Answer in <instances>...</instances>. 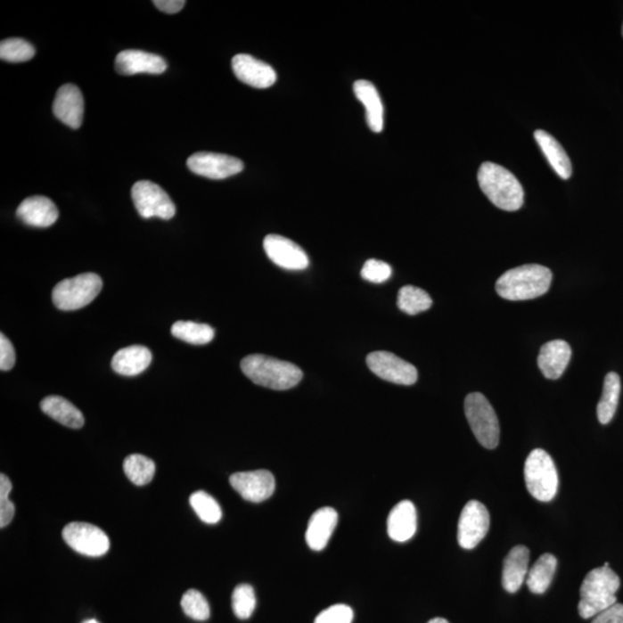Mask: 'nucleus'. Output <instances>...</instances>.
Returning <instances> with one entry per match:
<instances>
[{
	"label": "nucleus",
	"instance_id": "1",
	"mask_svg": "<svg viewBox=\"0 0 623 623\" xmlns=\"http://www.w3.org/2000/svg\"><path fill=\"white\" fill-rule=\"evenodd\" d=\"M553 274L540 265H524L508 270L496 281L497 295L507 300L535 299L550 290Z\"/></svg>",
	"mask_w": 623,
	"mask_h": 623
},
{
	"label": "nucleus",
	"instance_id": "2",
	"mask_svg": "<svg viewBox=\"0 0 623 623\" xmlns=\"http://www.w3.org/2000/svg\"><path fill=\"white\" fill-rule=\"evenodd\" d=\"M241 367L250 381L274 390L291 389L303 379V372L295 364L265 355L245 357Z\"/></svg>",
	"mask_w": 623,
	"mask_h": 623
},
{
	"label": "nucleus",
	"instance_id": "3",
	"mask_svg": "<svg viewBox=\"0 0 623 623\" xmlns=\"http://www.w3.org/2000/svg\"><path fill=\"white\" fill-rule=\"evenodd\" d=\"M478 183L489 201L500 209L515 211L523 206V186L511 171L499 164H481L478 171Z\"/></svg>",
	"mask_w": 623,
	"mask_h": 623
},
{
	"label": "nucleus",
	"instance_id": "4",
	"mask_svg": "<svg viewBox=\"0 0 623 623\" xmlns=\"http://www.w3.org/2000/svg\"><path fill=\"white\" fill-rule=\"evenodd\" d=\"M620 578L610 567L595 568L584 578L578 613L583 619L594 618L609 607L617 603V593Z\"/></svg>",
	"mask_w": 623,
	"mask_h": 623
},
{
	"label": "nucleus",
	"instance_id": "5",
	"mask_svg": "<svg viewBox=\"0 0 623 623\" xmlns=\"http://www.w3.org/2000/svg\"><path fill=\"white\" fill-rule=\"evenodd\" d=\"M525 484L529 493L535 499L548 503L553 500L558 492L559 476L553 458L545 450H532L525 461Z\"/></svg>",
	"mask_w": 623,
	"mask_h": 623
},
{
	"label": "nucleus",
	"instance_id": "6",
	"mask_svg": "<svg viewBox=\"0 0 623 623\" xmlns=\"http://www.w3.org/2000/svg\"><path fill=\"white\" fill-rule=\"evenodd\" d=\"M102 287L103 282L97 274L85 273L76 277L66 278L53 289L54 307L61 311H76L87 307L100 295Z\"/></svg>",
	"mask_w": 623,
	"mask_h": 623
},
{
	"label": "nucleus",
	"instance_id": "7",
	"mask_svg": "<svg viewBox=\"0 0 623 623\" xmlns=\"http://www.w3.org/2000/svg\"><path fill=\"white\" fill-rule=\"evenodd\" d=\"M464 411L478 442L485 448H496L500 440L499 421L488 398L480 393L469 394L464 401Z\"/></svg>",
	"mask_w": 623,
	"mask_h": 623
},
{
	"label": "nucleus",
	"instance_id": "8",
	"mask_svg": "<svg viewBox=\"0 0 623 623\" xmlns=\"http://www.w3.org/2000/svg\"><path fill=\"white\" fill-rule=\"evenodd\" d=\"M133 203L141 217L171 219L176 214V206L170 197L158 184L140 180L132 187Z\"/></svg>",
	"mask_w": 623,
	"mask_h": 623
},
{
	"label": "nucleus",
	"instance_id": "9",
	"mask_svg": "<svg viewBox=\"0 0 623 623\" xmlns=\"http://www.w3.org/2000/svg\"><path fill=\"white\" fill-rule=\"evenodd\" d=\"M62 538L72 550L82 555L97 558L107 553L110 548L109 537L96 525L73 522L62 530Z\"/></svg>",
	"mask_w": 623,
	"mask_h": 623
},
{
	"label": "nucleus",
	"instance_id": "10",
	"mask_svg": "<svg viewBox=\"0 0 623 623\" xmlns=\"http://www.w3.org/2000/svg\"><path fill=\"white\" fill-rule=\"evenodd\" d=\"M366 363L376 376L388 382L403 386H411L417 382V368L391 352H372L367 356Z\"/></svg>",
	"mask_w": 623,
	"mask_h": 623
},
{
	"label": "nucleus",
	"instance_id": "11",
	"mask_svg": "<svg viewBox=\"0 0 623 623\" xmlns=\"http://www.w3.org/2000/svg\"><path fill=\"white\" fill-rule=\"evenodd\" d=\"M489 530V512L480 501L465 504L458 521V544L464 550H472L485 538Z\"/></svg>",
	"mask_w": 623,
	"mask_h": 623
},
{
	"label": "nucleus",
	"instance_id": "12",
	"mask_svg": "<svg viewBox=\"0 0 623 623\" xmlns=\"http://www.w3.org/2000/svg\"><path fill=\"white\" fill-rule=\"evenodd\" d=\"M187 167L195 175L218 180L239 174L244 168V163L233 156L199 152L187 160Z\"/></svg>",
	"mask_w": 623,
	"mask_h": 623
},
{
	"label": "nucleus",
	"instance_id": "13",
	"mask_svg": "<svg viewBox=\"0 0 623 623\" xmlns=\"http://www.w3.org/2000/svg\"><path fill=\"white\" fill-rule=\"evenodd\" d=\"M230 485L242 499L254 504L268 500L276 488L275 478L268 470L234 473Z\"/></svg>",
	"mask_w": 623,
	"mask_h": 623
},
{
	"label": "nucleus",
	"instance_id": "14",
	"mask_svg": "<svg viewBox=\"0 0 623 623\" xmlns=\"http://www.w3.org/2000/svg\"><path fill=\"white\" fill-rule=\"evenodd\" d=\"M264 249L267 257L278 266L287 270H304L309 266V258L307 252L280 234H268L264 241Z\"/></svg>",
	"mask_w": 623,
	"mask_h": 623
},
{
	"label": "nucleus",
	"instance_id": "15",
	"mask_svg": "<svg viewBox=\"0 0 623 623\" xmlns=\"http://www.w3.org/2000/svg\"><path fill=\"white\" fill-rule=\"evenodd\" d=\"M233 70L238 80L258 89L272 87L277 76L267 62L258 61L250 54L241 53L233 58Z\"/></svg>",
	"mask_w": 623,
	"mask_h": 623
},
{
	"label": "nucleus",
	"instance_id": "16",
	"mask_svg": "<svg viewBox=\"0 0 623 623\" xmlns=\"http://www.w3.org/2000/svg\"><path fill=\"white\" fill-rule=\"evenodd\" d=\"M85 102L81 90L76 85L61 86L53 102V113L70 128H80L84 120Z\"/></svg>",
	"mask_w": 623,
	"mask_h": 623
},
{
	"label": "nucleus",
	"instance_id": "17",
	"mask_svg": "<svg viewBox=\"0 0 623 623\" xmlns=\"http://www.w3.org/2000/svg\"><path fill=\"white\" fill-rule=\"evenodd\" d=\"M117 72L123 76L139 73L160 74L166 72L167 62L158 54L141 50H124L116 57Z\"/></svg>",
	"mask_w": 623,
	"mask_h": 623
},
{
	"label": "nucleus",
	"instance_id": "18",
	"mask_svg": "<svg viewBox=\"0 0 623 623\" xmlns=\"http://www.w3.org/2000/svg\"><path fill=\"white\" fill-rule=\"evenodd\" d=\"M17 217L27 225L48 228L56 223L60 211L53 200L37 195L23 200L18 207Z\"/></svg>",
	"mask_w": 623,
	"mask_h": 623
},
{
	"label": "nucleus",
	"instance_id": "19",
	"mask_svg": "<svg viewBox=\"0 0 623 623\" xmlns=\"http://www.w3.org/2000/svg\"><path fill=\"white\" fill-rule=\"evenodd\" d=\"M388 535L398 543H406L417 531V511L409 500L401 501L391 509L387 522Z\"/></svg>",
	"mask_w": 623,
	"mask_h": 623
},
{
	"label": "nucleus",
	"instance_id": "20",
	"mask_svg": "<svg viewBox=\"0 0 623 623\" xmlns=\"http://www.w3.org/2000/svg\"><path fill=\"white\" fill-rule=\"evenodd\" d=\"M571 358L570 344L562 340L544 344L538 356V366L545 378L556 380L566 371Z\"/></svg>",
	"mask_w": 623,
	"mask_h": 623
},
{
	"label": "nucleus",
	"instance_id": "21",
	"mask_svg": "<svg viewBox=\"0 0 623 623\" xmlns=\"http://www.w3.org/2000/svg\"><path fill=\"white\" fill-rule=\"evenodd\" d=\"M339 515L335 509L324 507L316 511L309 520L307 531V543L311 550L320 552L326 548L332 538Z\"/></svg>",
	"mask_w": 623,
	"mask_h": 623
},
{
	"label": "nucleus",
	"instance_id": "22",
	"mask_svg": "<svg viewBox=\"0 0 623 623\" xmlns=\"http://www.w3.org/2000/svg\"><path fill=\"white\" fill-rule=\"evenodd\" d=\"M530 551L528 547L516 546L505 556L503 570V586L509 594H516L523 586L528 575Z\"/></svg>",
	"mask_w": 623,
	"mask_h": 623
},
{
	"label": "nucleus",
	"instance_id": "23",
	"mask_svg": "<svg viewBox=\"0 0 623 623\" xmlns=\"http://www.w3.org/2000/svg\"><path fill=\"white\" fill-rule=\"evenodd\" d=\"M354 92L357 99L364 105L366 110V119L368 127L374 133L382 131L383 117H385V109L381 97L379 95L378 89L372 82L367 80H358L354 84Z\"/></svg>",
	"mask_w": 623,
	"mask_h": 623
},
{
	"label": "nucleus",
	"instance_id": "24",
	"mask_svg": "<svg viewBox=\"0 0 623 623\" xmlns=\"http://www.w3.org/2000/svg\"><path fill=\"white\" fill-rule=\"evenodd\" d=\"M152 355L148 348L131 346L120 348L113 356L111 366L116 373L125 376H135L146 371L151 365Z\"/></svg>",
	"mask_w": 623,
	"mask_h": 623
},
{
	"label": "nucleus",
	"instance_id": "25",
	"mask_svg": "<svg viewBox=\"0 0 623 623\" xmlns=\"http://www.w3.org/2000/svg\"><path fill=\"white\" fill-rule=\"evenodd\" d=\"M535 139L556 174L562 179H570L573 175V166L559 141L543 129L535 132Z\"/></svg>",
	"mask_w": 623,
	"mask_h": 623
},
{
	"label": "nucleus",
	"instance_id": "26",
	"mask_svg": "<svg viewBox=\"0 0 623 623\" xmlns=\"http://www.w3.org/2000/svg\"><path fill=\"white\" fill-rule=\"evenodd\" d=\"M41 409L49 417L70 429H81L85 424L81 411L61 396H48L43 399Z\"/></svg>",
	"mask_w": 623,
	"mask_h": 623
},
{
	"label": "nucleus",
	"instance_id": "27",
	"mask_svg": "<svg viewBox=\"0 0 623 623\" xmlns=\"http://www.w3.org/2000/svg\"><path fill=\"white\" fill-rule=\"evenodd\" d=\"M558 560L554 555L544 554L537 560L531 570L528 571L527 586L532 594H542L550 587L555 574Z\"/></svg>",
	"mask_w": 623,
	"mask_h": 623
},
{
	"label": "nucleus",
	"instance_id": "28",
	"mask_svg": "<svg viewBox=\"0 0 623 623\" xmlns=\"http://www.w3.org/2000/svg\"><path fill=\"white\" fill-rule=\"evenodd\" d=\"M620 391V376L611 372L605 376L602 398L597 406L598 421L601 422V424L606 425L612 421L615 413H617Z\"/></svg>",
	"mask_w": 623,
	"mask_h": 623
},
{
	"label": "nucleus",
	"instance_id": "29",
	"mask_svg": "<svg viewBox=\"0 0 623 623\" xmlns=\"http://www.w3.org/2000/svg\"><path fill=\"white\" fill-rule=\"evenodd\" d=\"M171 334L184 342L194 344V346H205L213 340L215 331L209 324L178 321L171 327Z\"/></svg>",
	"mask_w": 623,
	"mask_h": 623
},
{
	"label": "nucleus",
	"instance_id": "30",
	"mask_svg": "<svg viewBox=\"0 0 623 623\" xmlns=\"http://www.w3.org/2000/svg\"><path fill=\"white\" fill-rule=\"evenodd\" d=\"M432 298L425 290L406 285L399 290L398 296V307L402 312L409 316H415L418 313L425 312L432 307Z\"/></svg>",
	"mask_w": 623,
	"mask_h": 623
},
{
	"label": "nucleus",
	"instance_id": "31",
	"mask_svg": "<svg viewBox=\"0 0 623 623\" xmlns=\"http://www.w3.org/2000/svg\"><path fill=\"white\" fill-rule=\"evenodd\" d=\"M155 469L154 461L140 454H133L124 461L125 475L136 486L151 483L155 476Z\"/></svg>",
	"mask_w": 623,
	"mask_h": 623
},
{
	"label": "nucleus",
	"instance_id": "32",
	"mask_svg": "<svg viewBox=\"0 0 623 623\" xmlns=\"http://www.w3.org/2000/svg\"><path fill=\"white\" fill-rule=\"evenodd\" d=\"M190 504L199 519L207 524H217L222 519V509L213 496L203 491L193 493Z\"/></svg>",
	"mask_w": 623,
	"mask_h": 623
},
{
	"label": "nucleus",
	"instance_id": "33",
	"mask_svg": "<svg viewBox=\"0 0 623 623\" xmlns=\"http://www.w3.org/2000/svg\"><path fill=\"white\" fill-rule=\"evenodd\" d=\"M182 609L188 618L206 621L210 617V607L205 595L195 589L187 590L182 598Z\"/></svg>",
	"mask_w": 623,
	"mask_h": 623
},
{
	"label": "nucleus",
	"instance_id": "34",
	"mask_svg": "<svg viewBox=\"0 0 623 623\" xmlns=\"http://www.w3.org/2000/svg\"><path fill=\"white\" fill-rule=\"evenodd\" d=\"M35 56L34 46L22 38H9L0 43V58L10 62L29 61Z\"/></svg>",
	"mask_w": 623,
	"mask_h": 623
},
{
	"label": "nucleus",
	"instance_id": "35",
	"mask_svg": "<svg viewBox=\"0 0 623 623\" xmlns=\"http://www.w3.org/2000/svg\"><path fill=\"white\" fill-rule=\"evenodd\" d=\"M257 606L254 589L250 584H241L233 594V610L234 615L242 620L250 618Z\"/></svg>",
	"mask_w": 623,
	"mask_h": 623
},
{
	"label": "nucleus",
	"instance_id": "36",
	"mask_svg": "<svg viewBox=\"0 0 623 623\" xmlns=\"http://www.w3.org/2000/svg\"><path fill=\"white\" fill-rule=\"evenodd\" d=\"M12 491L10 478L6 475H0V528L7 527L13 520L15 514L14 504L9 499Z\"/></svg>",
	"mask_w": 623,
	"mask_h": 623
},
{
	"label": "nucleus",
	"instance_id": "37",
	"mask_svg": "<svg viewBox=\"0 0 623 623\" xmlns=\"http://www.w3.org/2000/svg\"><path fill=\"white\" fill-rule=\"evenodd\" d=\"M391 274L393 269L387 262L375 260V258L367 260L362 269V277L371 283H383L389 280Z\"/></svg>",
	"mask_w": 623,
	"mask_h": 623
},
{
	"label": "nucleus",
	"instance_id": "38",
	"mask_svg": "<svg viewBox=\"0 0 623 623\" xmlns=\"http://www.w3.org/2000/svg\"><path fill=\"white\" fill-rule=\"evenodd\" d=\"M354 620V611L351 607L339 603L328 607L317 615L315 623H351Z\"/></svg>",
	"mask_w": 623,
	"mask_h": 623
},
{
	"label": "nucleus",
	"instance_id": "39",
	"mask_svg": "<svg viewBox=\"0 0 623 623\" xmlns=\"http://www.w3.org/2000/svg\"><path fill=\"white\" fill-rule=\"evenodd\" d=\"M15 365L13 344L4 334L0 335V370L10 371Z\"/></svg>",
	"mask_w": 623,
	"mask_h": 623
},
{
	"label": "nucleus",
	"instance_id": "40",
	"mask_svg": "<svg viewBox=\"0 0 623 623\" xmlns=\"http://www.w3.org/2000/svg\"><path fill=\"white\" fill-rule=\"evenodd\" d=\"M593 623H623L622 603H614L613 606L595 615Z\"/></svg>",
	"mask_w": 623,
	"mask_h": 623
},
{
	"label": "nucleus",
	"instance_id": "41",
	"mask_svg": "<svg viewBox=\"0 0 623 623\" xmlns=\"http://www.w3.org/2000/svg\"><path fill=\"white\" fill-rule=\"evenodd\" d=\"M185 4L186 2H184V0H155L154 2V5L160 11L168 14L178 13V12L184 9Z\"/></svg>",
	"mask_w": 623,
	"mask_h": 623
},
{
	"label": "nucleus",
	"instance_id": "42",
	"mask_svg": "<svg viewBox=\"0 0 623 623\" xmlns=\"http://www.w3.org/2000/svg\"><path fill=\"white\" fill-rule=\"evenodd\" d=\"M429 623H449V622L447 621L446 619L436 618V619H432V620L429 621Z\"/></svg>",
	"mask_w": 623,
	"mask_h": 623
},
{
	"label": "nucleus",
	"instance_id": "43",
	"mask_svg": "<svg viewBox=\"0 0 623 623\" xmlns=\"http://www.w3.org/2000/svg\"><path fill=\"white\" fill-rule=\"evenodd\" d=\"M84 623H100V622L94 620V619H90V620H86Z\"/></svg>",
	"mask_w": 623,
	"mask_h": 623
},
{
	"label": "nucleus",
	"instance_id": "44",
	"mask_svg": "<svg viewBox=\"0 0 623 623\" xmlns=\"http://www.w3.org/2000/svg\"><path fill=\"white\" fill-rule=\"evenodd\" d=\"M622 35H623V27H622Z\"/></svg>",
	"mask_w": 623,
	"mask_h": 623
}]
</instances>
